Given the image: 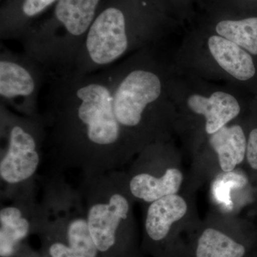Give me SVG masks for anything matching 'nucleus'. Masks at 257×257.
Returning a JSON list of instances; mask_svg holds the SVG:
<instances>
[{
	"label": "nucleus",
	"mask_w": 257,
	"mask_h": 257,
	"mask_svg": "<svg viewBox=\"0 0 257 257\" xmlns=\"http://www.w3.org/2000/svg\"><path fill=\"white\" fill-rule=\"evenodd\" d=\"M222 179H218L214 183V194L216 200L223 203L226 207H231L230 190L231 188L243 187L246 183V179L242 176L233 172H226Z\"/></svg>",
	"instance_id": "f3484780"
},
{
	"label": "nucleus",
	"mask_w": 257,
	"mask_h": 257,
	"mask_svg": "<svg viewBox=\"0 0 257 257\" xmlns=\"http://www.w3.org/2000/svg\"><path fill=\"white\" fill-rule=\"evenodd\" d=\"M209 50L219 66L239 80L251 79L256 72L251 55L234 42L214 35L208 41Z\"/></svg>",
	"instance_id": "9b49d317"
},
{
	"label": "nucleus",
	"mask_w": 257,
	"mask_h": 257,
	"mask_svg": "<svg viewBox=\"0 0 257 257\" xmlns=\"http://www.w3.org/2000/svg\"><path fill=\"white\" fill-rule=\"evenodd\" d=\"M6 197L12 202L0 209L1 257L14 254L19 243L32 229H39L43 218L42 204L34 198L32 184Z\"/></svg>",
	"instance_id": "6e6552de"
},
{
	"label": "nucleus",
	"mask_w": 257,
	"mask_h": 257,
	"mask_svg": "<svg viewBox=\"0 0 257 257\" xmlns=\"http://www.w3.org/2000/svg\"><path fill=\"white\" fill-rule=\"evenodd\" d=\"M47 81L45 69L25 52L2 49L0 103L24 116L42 118L39 112V96Z\"/></svg>",
	"instance_id": "423d86ee"
},
{
	"label": "nucleus",
	"mask_w": 257,
	"mask_h": 257,
	"mask_svg": "<svg viewBox=\"0 0 257 257\" xmlns=\"http://www.w3.org/2000/svg\"><path fill=\"white\" fill-rule=\"evenodd\" d=\"M124 181L115 171L84 176L79 189L89 231L101 254H112L130 215Z\"/></svg>",
	"instance_id": "39448f33"
},
{
	"label": "nucleus",
	"mask_w": 257,
	"mask_h": 257,
	"mask_svg": "<svg viewBox=\"0 0 257 257\" xmlns=\"http://www.w3.org/2000/svg\"><path fill=\"white\" fill-rule=\"evenodd\" d=\"M189 108L206 118V131L209 135L215 133L240 112L236 98L223 92H216L210 97L194 94L188 99Z\"/></svg>",
	"instance_id": "9d476101"
},
{
	"label": "nucleus",
	"mask_w": 257,
	"mask_h": 257,
	"mask_svg": "<svg viewBox=\"0 0 257 257\" xmlns=\"http://www.w3.org/2000/svg\"><path fill=\"white\" fill-rule=\"evenodd\" d=\"M104 0H58L47 18L37 21L20 40L23 52L50 77L75 69L79 52Z\"/></svg>",
	"instance_id": "f03ea898"
},
{
	"label": "nucleus",
	"mask_w": 257,
	"mask_h": 257,
	"mask_svg": "<svg viewBox=\"0 0 257 257\" xmlns=\"http://www.w3.org/2000/svg\"><path fill=\"white\" fill-rule=\"evenodd\" d=\"M216 31L219 36L257 55V17L221 20L216 25Z\"/></svg>",
	"instance_id": "2eb2a0df"
},
{
	"label": "nucleus",
	"mask_w": 257,
	"mask_h": 257,
	"mask_svg": "<svg viewBox=\"0 0 257 257\" xmlns=\"http://www.w3.org/2000/svg\"><path fill=\"white\" fill-rule=\"evenodd\" d=\"M162 84L154 71L141 67L115 66L113 109L125 137L141 126L145 113L160 99Z\"/></svg>",
	"instance_id": "0eeeda50"
},
{
	"label": "nucleus",
	"mask_w": 257,
	"mask_h": 257,
	"mask_svg": "<svg viewBox=\"0 0 257 257\" xmlns=\"http://www.w3.org/2000/svg\"><path fill=\"white\" fill-rule=\"evenodd\" d=\"M187 211V203L177 194L152 202L145 220L147 234L154 241L165 239L173 223L182 219Z\"/></svg>",
	"instance_id": "f8f14e48"
},
{
	"label": "nucleus",
	"mask_w": 257,
	"mask_h": 257,
	"mask_svg": "<svg viewBox=\"0 0 257 257\" xmlns=\"http://www.w3.org/2000/svg\"><path fill=\"white\" fill-rule=\"evenodd\" d=\"M0 177L6 196L33 183L47 136L43 116H24L0 103Z\"/></svg>",
	"instance_id": "7ed1b4c3"
},
{
	"label": "nucleus",
	"mask_w": 257,
	"mask_h": 257,
	"mask_svg": "<svg viewBox=\"0 0 257 257\" xmlns=\"http://www.w3.org/2000/svg\"><path fill=\"white\" fill-rule=\"evenodd\" d=\"M45 234L52 238L47 247V251L50 257H85L69 247L68 245L66 244L58 238L46 233Z\"/></svg>",
	"instance_id": "a211bd4d"
},
{
	"label": "nucleus",
	"mask_w": 257,
	"mask_h": 257,
	"mask_svg": "<svg viewBox=\"0 0 257 257\" xmlns=\"http://www.w3.org/2000/svg\"><path fill=\"white\" fill-rule=\"evenodd\" d=\"M209 142L217 153L219 165L224 172H231L243 160L247 145L241 126H223L211 135Z\"/></svg>",
	"instance_id": "4468645a"
},
{
	"label": "nucleus",
	"mask_w": 257,
	"mask_h": 257,
	"mask_svg": "<svg viewBox=\"0 0 257 257\" xmlns=\"http://www.w3.org/2000/svg\"><path fill=\"white\" fill-rule=\"evenodd\" d=\"M115 66L49 77L47 112L52 151L60 167L84 176L114 171L126 138L113 109Z\"/></svg>",
	"instance_id": "f257e3e1"
},
{
	"label": "nucleus",
	"mask_w": 257,
	"mask_h": 257,
	"mask_svg": "<svg viewBox=\"0 0 257 257\" xmlns=\"http://www.w3.org/2000/svg\"><path fill=\"white\" fill-rule=\"evenodd\" d=\"M58 0H8L1 8L0 39L20 40L47 10Z\"/></svg>",
	"instance_id": "1a4fd4ad"
},
{
	"label": "nucleus",
	"mask_w": 257,
	"mask_h": 257,
	"mask_svg": "<svg viewBox=\"0 0 257 257\" xmlns=\"http://www.w3.org/2000/svg\"><path fill=\"white\" fill-rule=\"evenodd\" d=\"M246 157L250 166L254 170H257V128L250 133L246 145Z\"/></svg>",
	"instance_id": "6ab92c4d"
},
{
	"label": "nucleus",
	"mask_w": 257,
	"mask_h": 257,
	"mask_svg": "<svg viewBox=\"0 0 257 257\" xmlns=\"http://www.w3.org/2000/svg\"><path fill=\"white\" fill-rule=\"evenodd\" d=\"M245 248L218 230L206 229L198 241L197 257H243Z\"/></svg>",
	"instance_id": "dca6fc26"
},
{
	"label": "nucleus",
	"mask_w": 257,
	"mask_h": 257,
	"mask_svg": "<svg viewBox=\"0 0 257 257\" xmlns=\"http://www.w3.org/2000/svg\"><path fill=\"white\" fill-rule=\"evenodd\" d=\"M137 0H104L79 52L75 72L89 74L114 65L133 43Z\"/></svg>",
	"instance_id": "20e7f679"
},
{
	"label": "nucleus",
	"mask_w": 257,
	"mask_h": 257,
	"mask_svg": "<svg viewBox=\"0 0 257 257\" xmlns=\"http://www.w3.org/2000/svg\"><path fill=\"white\" fill-rule=\"evenodd\" d=\"M182 179L180 171L171 168L160 177H153L145 172L135 174L128 181V185L134 197L152 203L167 196L177 194Z\"/></svg>",
	"instance_id": "ddd939ff"
}]
</instances>
